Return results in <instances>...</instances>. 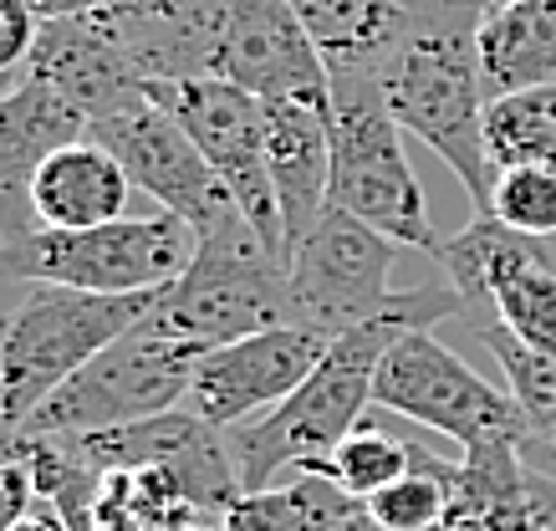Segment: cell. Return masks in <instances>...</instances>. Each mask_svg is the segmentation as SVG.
<instances>
[{"mask_svg":"<svg viewBox=\"0 0 556 531\" xmlns=\"http://www.w3.org/2000/svg\"><path fill=\"white\" fill-rule=\"evenodd\" d=\"M444 317H465V302H459L450 281L399 292L393 307L378 312L372 323L332 338L317 374L306 378L287 404H276L251 425L225 429V450H230V465H236L240 496L266 491L270 476H281L291 465L302 470L312 460H327L363 425V414L372 404V378H378V363H383L388 347L414 327H439Z\"/></svg>","mask_w":556,"mask_h":531,"instance_id":"6da1fadb","label":"cell"},{"mask_svg":"<svg viewBox=\"0 0 556 531\" xmlns=\"http://www.w3.org/2000/svg\"><path fill=\"white\" fill-rule=\"evenodd\" d=\"M480 21L475 0H404V26L388 47L378 87L404 134L429 143L480 215H490L495 164L485 154V77H480Z\"/></svg>","mask_w":556,"mask_h":531,"instance_id":"7a4b0ae2","label":"cell"},{"mask_svg":"<svg viewBox=\"0 0 556 531\" xmlns=\"http://www.w3.org/2000/svg\"><path fill=\"white\" fill-rule=\"evenodd\" d=\"M287 323H296L287 256L266 245L245 215L215 236H200L189 271L174 287H164L153 312L143 317V327L194 347V353H215L225 343H240L251 332Z\"/></svg>","mask_w":556,"mask_h":531,"instance_id":"3957f363","label":"cell"},{"mask_svg":"<svg viewBox=\"0 0 556 531\" xmlns=\"http://www.w3.org/2000/svg\"><path fill=\"white\" fill-rule=\"evenodd\" d=\"M200 251L194 225L153 210V215H123V220L92 225V230H31L0 245V276L26 287H72L98 296H138L164 292L189 271Z\"/></svg>","mask_w":556,"mask_h":531,"instance_id":"277c9868","label":"cell"},{"mask_svg":"<svg viewBox=\"0 0 556 531\" xmlns=\"http://www.w3.org/2000/svg\"><path fill=\"white\" fill-rule=\"evenodd\" d=\"M332 210H348L363 225L383 230L424 256L444 251V236L429 220V200L404 154V128L388 113L378 72L332 77Z\"/></svg>","mask_w":556,"mask_h":531,"instance_id":"5b68a950","label":"cell"},{"mask_svg":"<svg viewBox=\"0 0 556 531\" xmlns=\"http://www.w3.org/2000/svg\"><path fill=\"white\" fill-rule=\"evenodd\" d=\"M153 302L159 292L98 296L72 292V287H31L0 332V409L5 419L26 429V419L41 409V399L56 394L102 347L128 338L153 312Z\"/></svg>","mask_w":556,"mask_h":531,"instance_id":"8992f818","label":"cell"},{"mask_svg":"<svg viewBox=\"0 0 556 531\" xmlns=\"http://www.w3.org/2000/svg\"><path fill=\"white\" fill-rule=\"evenodd\" d=\"M200 358L204 353L138 323L128 338L77 368L56 394L41 399V409L26 419V440H83V434L174 414V404L189 399Z\"/></svg>","mask_w":556,"mask_h":531,"instance_id":"52a82bcc","label":"cell"},{"mask_svg":"<svg viewBox=\"0 0 556 531\" xmlns=\"http://www.w3.org/2000/svg\"><path fill=\"white\" fill-rule=\"evenodd\" d=\"M372 404L388 414H404L414 425L434 429L459 450L495 445V440H516V445H536V434L526 425L521 404L510 389H495L459 358L455 347H444L429 327H414L383 353L378 378H372Z\"/></svg>","mask_w":556,"mask_h":531,"instance_id":"ba28073f","label":"cell"},{"mask_svg":"<svg viewBox=\"0 0 556 531\" xmlns=\"http://www.w3.org/2000/svg\"><path fill=\"white\" fill-rule=\"evenodd\" d=\"M393 245L383 230L363 225L348 210L321 215L287 256L291 276V302H296V323L317 327L327 338H342L353 327L372 323L378 312L393 307Z\"/></svg>","mask_w":556,"mask_h":531,"instance_id":"9c48e42d","label":"cell"},{"mask_svg":"<svg viewBox=\"0 0 556 531\" xmlns=\"http://www.w3.org/2000/svg\"><path fill=\"white\" fill-rule=\"evenodd\" d=\"M149 98L179 118V128L200 143V154L230 185L236 205L261 230V240L287 256L281 205H276V189H270V169H266V103L255 92H245V87L225 83V77L149 83Z\"/></svg>","mask_w":556,"mask_h":531,"instance_id":"30bf717a","label":"cell"},{"mask_svg":"<svg viewBox=\"0 0 556 531\" xmlns=\"http://www.w3.org/2000/svg\"><path fill=\"white\" fill-rule=\"evenodd\" d=\"M92 138L128 169L134 189H143L159 210L189 220L194 236H215V230H225L230 220L245 215L236 205L230 185L215 174V164L200 154V143L153 98H138V103L98 118Z\"/></svg>","mask_w":556,"mask_h":531,"instance_id":"8fae6325","label":"cell"},{"mask_svg":"<svg viewBox=\"0 0 556 531\" xmlns=\"http://www.w3.org/2000/svg\"><path fill=\"white\" fill-rule=\"evenodd\" d=\"M332 338L317 327L287 323L251 332L240 343H225L194 363V383H189V409L200 414L210 429H236L251 425L276 404H287L306 378L317 374L327 358Z\"/></svg>","mask_w":556,"mask_h":531,"instance_id":"7c38bea8","label":"cell"},{"mask_svg":"<svg viewBox=\"0 0 556 531\" xmlns=\"http://www.w3.org/2000/svg\"><path fill=\"white\" fill-rule=\"evenodd\" d=\"M92 138L87 113L41 83L31 67L0 77V245L41 230L31 205V179L56 149Z\"/></svg>","mask_w":556,"mask_h":531,"instance_id":"4fadbf2b","label":"cell"},{"mask_svg":"<svg viewBox=\"0 0 556 531\" xmlns=\"http://www.w3.org/2000/svg\"><path fill=\"white\" fill-rule=\"evenodd\" d=\"M215 77L245 87L255 98L332 103L327 62H321L302 16L291 11L287 0H230Z\"/></svg>","mask_w":556,"mask_h":531,"instance_id":"5bb4252c","label":"cell"},{"mask_svg":"<svg viewBox=\"0 0 556 531\" xmlns=\"http://www.w3.org/2000/svg\"><path fill=\"white\" fill-rule=\"evenodd\" d=\"M225 16L230 0H108L87 21L123 47L143 83H189L215 77Z\"/></svg>","mask_w":556,"mask_h":531,"instance_id":"9a60e30c","label":"cell"},{"mask_svg":"<svg viewBox=\"0 0 556 531\" xmlns=\"http://www.w3.org/2000/svg\"><path fill=\"white\" fill-rule=\"evenodd\" d=\"M266 103V169L281 230L291 245L327 215L332 194V103H306V98H261Z\"/></svg>","mask_w":556,"mask_h":531,"instance_id":"2e32d148","label":"cell"},{"mask_svg":"<svg viewBox=\"0 0 556 531\" xmlns=\"http://www.w3.org/2000/svg\"><path fill=\"white\" fill-rule=\"evenodd\" d=\"M26 67H31L41 83L56 87L77 113H87V123H98V118H108V113H118V108L138 103V98H149L143 72H138L134 62L123 56V47H113L87 16L41 21Z\"/></svg>","mask_w":556,"mask_h":531,"instance_id":"e0dca14e","label":"cell"},{"mask_svg":"<svg viewBox=\"0 0 556 531\" xmlns=\"http://www.w3.org/2000/svg\"><path fill=\"white\" fill-rule=\"evenodd\" d=\"M128 194H134V179L98 138L56 149L31 179L36 220L47 230H92V225L123 220Z\"/></svg>","mask_w":556,"mask_h":531,"instance_id":"ac0fdd59","label":"cell"},{"mask_svg":"<svg viewBox=\"0 0 556 531\" xmlns=\"http://www.w3.org/2000/svg\"><path fill=\"white\" fill-rule=\"evenodd\" d=\"M480 77L490 98L556 83V0H516L480 21Z\"/></svg>","mask_w":556,"mask_h":531,"instance_id":"d6986e66","label":"cell"},{"mask_svg":"<svg viewBox=\"0 0 556 531\" xmlns=\"http://www.w3.org/2000/svg\"><path fill=\"white\" fill-rule=\"evenodd\" d=\"M302 16L312 47L327 62V77L378 72L404 26V0H287Z\"/></svg>","mask_w":556,"mask_h":531,"instance_id":"ffe728a7","label":"cell"},{"mask_svg":"<svg viewBox=\"0 0 556 531\" xmlns=\"http://www.w3.org/2000/svg\"><path fill=\"white\" fill-rule=\"evenodd\" d=\"M357 501H348L338 485L317 476H302L291 485L245 491L236 506L219 516V531H332Z\"/></svg>","mask_w":556,"mask_h":531,"instance_id":"44dd1931","label":"cell"},{"mask_svg":"<svg viewBox=\"0 0 556 531\" xmlns=\"http://www.w3.org/2000/svg\"><path fill=\"white\" fill-rule=\"evenodd\" d=\"M485 154L501 169L546 164L556 169V83L506 92L485 103Z\"/></svg>","mask_w":556,"mask_h":531,"instance_id":"7402d4cb","label":"cell"},{"mask_svg":"<svg viewBox=\"0 0 556 531\" xmlns=\"http://www.w3.org/2000/svg\"><path fill=\"white\" fill-rule=\"evenodd\" d=\"M414 465H419V450L408 445L404 434H388L378 425H357L327 460L302 465V476H317L327 485H338L348 501H372L393 480H404Z\"/></svg>","mask_w":556,"mask_h":531,"instance_id":"603a6c76","label":"cell"},{"mask_svg":"<svg viewBox=\"0 0 556 531\" xmlns=\"http://www.w3.org/2000/svg\"><path fill=\"white\" fill-rule=\"evenodd\" d=\"M475 338L495 353L501 374H506L510 399L521 404L526 425H531V434H536V445H546V440L556 445V353L526 347L521 338H510L501 323L475 327Z\"/></svg>","mask_w":556,"mask_h":531,"instance_id":"cb8c5ba5","label":"cell"},{"mask_svg":"<svg viewBox=\"0 0 556 531\" xmlns=\"http://www.w3.org/2000/svg\"><path fill=\"white\" fill-rule=\"evenodd\" d=\"M363 511L383 531H444V516H450V460L419 455V465L404 480H393L388 491L363 501Z\"/></svg>","mask_w":556,"mask_h":531,"instance_id":"d4e9b609","label":"cell"},{"mask_svg":"<svg viewBox=\"0 0 556 531\" xmlns=\"http://www.w3.org/2000/svg\"><path fill=\"white\" fill-rule=\"evenodd\" d=\"M490 215L531 240L556 236V169L546 164H516L495 174Z\"/></svg>","mask_w":556,"mask_h":531,"instance_id":"484cf974","label":"cell"},{"mask_svg":"<svg viewBox=\"0 0 556 531\" xmlns=\"http://www.w3.org/2000/svg\"><path fill=\"white\" fill-rule=\"evenodd\" d=\"M36 31H41V16L26 0H0V77L31 62Z\"/></svg>","mask_w":556,"mask_h":531,"instance_id":"4316f807","label":"cell"},{"mask_svg":"<svg viewBox=\"0 0 556 531\" xmlns=\"http://www.w3.org/2000/svg\"><path fill=\"white\" fill-rule=\"evenodd\" d=\"M36 506V476L31 460H11L0 465V531H11L21 516Z\"/></svg>","mask_w":556,"mask_h":531,"instance_id":"83f0119b","label":"cell"},{"mask_svg":"<svg viewBox=\"0 0 556 531\" xmlns=\"http://www.w3.org/2000/svg\"><path fill=\"white\" fill-rule=\"evenodd\" d=\"M41 21H72V16H92V11H102L108 0H26Z\"/></svg>","mask_w":556,"mask_h":531,"instance_id":"f1b7e54d","label":"cell"},{"mask_svg":"<svg viewBox=\"0 0 556 531\" xmlns=\"http://www.w3.org/2000/svg\"><path fill=\"white\" fill-rule=\"evenodd\" d=\"M11 460H31V440H26V429H16L0 409V465Z\"/></svg>","mask_w":556,"mask_h":531,"instance_id":"f546056e","label":"cell"},{"mask_svg":"<svg viewBox=\"0 0 556 531\" xmlns=\"http://www.w3.org/2000/svg\"><path fill=\"white\" fill-rule=\"evenodd\" d=\"M11 531H72V527L62 521V516H56V506H51V501L36 496V506H31L26 516H21V521H16Z\"/></svg>","mask_w":556,"mask_h":531,"instance_id":"4dcf8cb0","label":"cell"},{"mask_svg":"<svg viewBox=\"0 0 556 531\" xmlns=\"http://www.w3.org/2000/svg\"><path fill=\"white\" fill-rule=\"evenodd\" d=\"M536 531H556V491H552V501H546V511H541Z\"/></svg>","mask_w":556,"mask_h":531,"instance_id":"1f68e13d","label":"cell"},{"mask_svg":"<svg viewBox=\"0 0 556 531\" xmlns=\"http://www.w3.org/2000/svg\"><path fill=\"white\" fill-rule=\"evenodd\" d=\"M480 11H501V5H516V0H475Z\"/></svg>","mask_w":556,"mask_h":531,"instance_id":"d6a6232c","label":"cell"},{"mask_svg":"<svg viewBox=\"0 0 556 531\" xmlns=\"http://www.w3.org/2000/svg\"><path fill=\"white\" fill-rule=\"evenodd\" d=\"M0 332H5V323H0Z\"/></svg>","mask_w":556,"mask_h":531,"instance_id":"836d02e7","label":"cell"}]
</instances>
